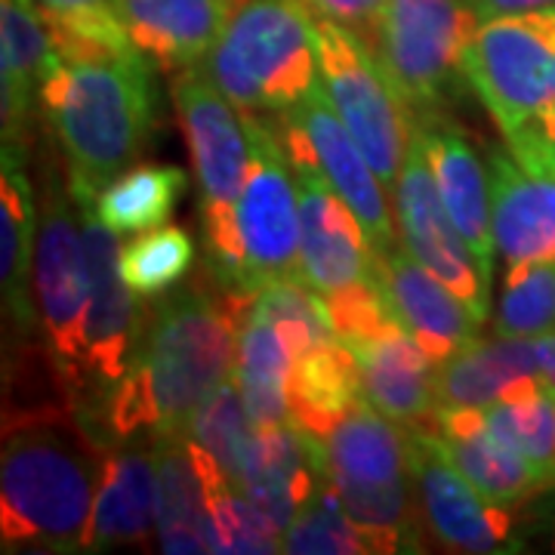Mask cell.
Listing matches in <instances>:
<instances>
[{"label": "cell", "instance_id": "6da1fadb", "mask_svg": "<svg viewBox=\"0 0 555 555\" xmlns=\"http://www.w3.org/2000/svg\"><path fill=\"white\" fill-rule=\"evenodd\" d=\"M210 278L170 291L142 315L130 371L105 404V423L118 438L185 433L204 398L235 371V297L222 284L214 291Z\"/></svg>", "mask_w": 555, "mask_h": 555}, {"label": "cell", "instance_id": "7a4b0ae2", "mask_svg": "<svg viewBox=\"0 0 555 555\" xmlns=\"http://www.w3.org/2000/svg\"><path fill=\"white\" fill-rule=\"evenodd\" d=\"M105 454L72 420L47 416L3 433V553H87Z\"/></svg>", "mask_w": 555, "mask_h": 555}, {"label": "cell", "instance_id": "3957f363", "mask_svg": "<svg viewBox=\"0 0 555 555\" xmlns=\"http://www.w3.org/2000/svg\"><path fill=\"white\" fill-rule=\"evenodd\" d=\"M40 108L60 139L72 195L96 201L149 149L155 130L152 72L142 53L62 62L40 90Z\"/></svg>", "mask_w": 555, "mask_h": 555}, {"label": "cell", "instance_id": "277c9868", "mask_svg": "<svg viewBox=\"0 0 555 555\" xmlns=\"http://www.w3.org/2000/svg\"><path fill=\"white\" fill-rule=\"evenodd\" d=\"M466 83L485 102L525 167L555 160V7L478 25Z\"/></svg>", "mask_w": 555, "mask_h": 555}, {"label": "cell", "instance_id": "5b68a950", "mask_svg": "<svg viewBox=\"0 0 555 555\" xmlns=\"http://www.w3.org/2000/svg\"><path fill=\"white\" fill-rule=\"evenodd\" d=\"M204 72L238 112H287L321 78L315 16L299 0H235Z\"/></svg>", "mask_w": 555, "mask_h": 555}, {"label": "cell", "instance_id": "8992f818", "mask_svg": "<svg viewBox=\"0 0 555 555\" xmlns=\"http://www.w3.org/2000/svg\"><path fill=\"white\" fill-rule=\"evenodd\" d=\"M321 469L343 509L377 540L379 553H416L411 436L364 398L318 444Z\"/></svg>", "mask_w": 555, "mask_h": 555}, {"label": "cell", "instance_id": "52a82bcc", "mask_svg": "<svg viewBox=\"0 0 555 555\" xmlns=\"http://www.w3.org/2000/svg\"><path fill=\"white\" fill-rule=\"evenodd\" d=\"M173 100L201 185V232L207 247V269L229 294H235L241 281L235 207L250 170V142L244 133V120L201 65L182 68V75L173 80Z\"/></svg>", "mask_w": 555, "mask_h": 555}, {"label": "cell", "instance_id": "ba28073f", "mask_svg": "<svg viewBox=\"0 0 555 555\" xmlns=\"http://www.w3.org/2000/svg\"><path fill=\"white\" fill-rule=\"evenodd\" d=\"M478 25L469 0H386L364 43L411 118L426 120L444 115L460 93Z\"/></svg>", "mask_w": 555, "mask_h": 555}, {"label": "cell", "instance_id": "9c48e42d", "mask_svg": "<svg viewBox=\"0 0 555 555\" xmlns=\"http://www.w3.org/2000/svg\"><path fill=\"white\" fill-rule=\"evenodd\" d=\"M250 142V170L235 207L241 281L238 297H250L259 287L281 278H302L299 244V192L294 164L284 139L262 115L241 112Z\"/></svg>", "mask_w": 555, "mask_h": 555}, {"label": "cell", "instance_id": "30bf717a", "mask_svg": "<svg viewBox=\"0 0 555 555\" xmlns=\"http://www.w3.org/2000/svg\"><path fill=\"white\" fill-rule=\"evenodd\" d=\"M318 72L337 115L374 173L392 189L414 139V118L389 83L374 50L352 28L315 20Z\"/></svg>", "mask_w": 555, "mask_h": 555}, {"label": "cell", "instance_id": "8fae6325", "mask_svg": "<svg viewBox=\"0 0 555 555\" xmlns=\"http://www.w3.org/2000/svg\"><path fill=\"white\" fill-rule=\"evenodd\" d=\"M75 195L60 173L43 182L35 244V302L47 352L56 361L72 392L87 386L83 377V318H87V257L78 232Z\"/></svg>", "mask_w": 555, "mask_h": 555}, {"label": "cell", "instance_id": "7c38bea8", "mask_svg": "<svg viewBox=\"0 0 555 555\" xmlns=\"http://www.w3.org/2000/svg\"><path fill=\"white\" fill-rule=\"evenodd\" d=\"M284 124V149L291 158L312 160L324 179L334 185L339 198L356 210L364 225L374 254L383 257L396 247V222L383 195V179L374 173L356 137L346 130L334 102L327 96L324 80L318 78L287 112H281Z\"/></svg>", "mask_w": 555, "mask_h": 555}, {"label": "cell", "instance_id": "4fadbf2b", "mask_svg": "<svg viewBox=\"0 0 555 555\" xmlns=\"http://www.w3.org/2000/svg\"><path fill=\"white\" fill-rule=\"evenodd\" d=\"M87 257V318H83V377L87 386L112 392L130 371L142 309L120 266L118 232L108 229L93 198H75Z\"/></svg>", "mask_w": 555, "mask_h": 555}, {"label": "cell", "instance_id": "5bb4252c", "mask_svg": "<svg viewBox=\"0 0 555 555\" xmlns=\"http://www.w3.org/2000/svg\"><path fill=\"white\" fill-rule=\"evenodd\" d=\"M396 222L404 250H411L433 275L441 278L469 306L478 324H485L491 315V275L448 214L416 130L396 182Z\"/></svg>", "mask_w": 555, "mask_h": 555}, {"label": "cell", "instance_id": "9a60e30c", "mask_svg": "<svg viewBox=\"0 0 555 555\" xmlns=\"http://www.w3.org/2000/svg\"><path fill=\"white\" fill-rule=\"evenodd\" d=\"M299 192V262L302 281L321 297H337L343 291L374 281L377 254L367 241L356 210L339 198L312 160L291 158Z\"/></svg>", "mask_w": 555, "mask_h": 555}, {"label": "cell", "instance_id": "2e32d148", "mask_svg": "<svg viewBox=\"0 0 555 555\" xmlns=\"http://www.w3.org/2000/svg\"><path fill=\"white\" fill-rule=\"evenodd\" d=\"M411 469L426 525L444 550L476 555L509 550V506L481 494L448 460L433 433H411Z\"/></svg>", "mask_w": 555, "mask_h": 555}, {"label": "cell", "instance_id": "e0dca14e", "mask_svg": "<svg viewBox=\"0 0 555 555\" xmlns=\"http://www.w3.org/2000/svg\"><path fill=\"white\" fill-rule=\"evenodd\" d=\"M155 466H158L155 537L160 553H217L214 494L229 478L222 476L217 463L185 433L155 438Z\"/></svg>", "mask_w": 555, "mask_h": 555}, {"label": "cell", "instance_id": "ac0fdd59", "mask_svg": "<svg viewBox=\"0 0 555 555\" xmlns=\"http://www.w3.org/2000/svg\"><path fill=\"white\" fill-rule=\"evenodd\" d=\"M358 364L361 398L404 429L436 420L438 364L401 321H389L374 334L343 339Z\"/></svg>", "mask_w": 555, "mask_h": 555}, {"label": "cell", "instance_id": "d6986e66", "mask_svg": "<svg viewBox=\"0 0 555 555\" xmlns=\"http://www.w3.org/2000/svg\"><path fill=\"white\" fill-rule=\"evenodd\" d=\"M374 275L401 327L429 352L436 364L476 343V331L481 327L478 318L411 250L392 247L389 254L377 257Z\"/></svg>", "mask_w": 555, "mask_h": 555}, {"label": "cell", "instance_id": "ffe728a7", "mask_svg": "<svg viewBox=\"0 0 555 555\" xmlns=\"http://www.w3.org/2000/svg\"><path fill=\"white\" fill-rule=\"evenodd\" d=\"M414 130L423 139L426 158L433 167L441 201L454 217L456 229L469 247L476 250L485 272H494V192H491V170L481 164L476 145L448 124L444 115L414 120Z\"/></svg>", "mask_w": 555, "mask_h": 555}, {"label": "cell", "instance_id": "44dd1931", "mask_svg": "<svg viewBox=\"0 0 555 555\" xmlns=\"http://www.w3.org/2000/svg\"><path fill=\"white\" fill-rule=\"evenodd\" d=\"M0 65L3 145L22 149L40 105V90L62 68L56 40L38 0H0Z\"/></svg>", "mask_w": 555, "mask_h": 555}, {"label": "cell", "instance_id": "7402d4cb", "mask_svg": "<svg viewBox=\"0 0 555 555\" xmlns=\"http://www.w3.org/2000/svg\"><path fill=\"white\" fill-rule=\"evenodd\" d=\"M433 423L448 460L500 506H516L528 496L555 488V478L503 444L476 408H438Z\"/></svg>", "mask_w": 555, "mask_h": 555}, {"label": "cell", "instance_id": "603a6c76", "mask_svg": "<svg viewBox=\"0 0 555 555\" xmlns=\"http://www.w3.org/2000/svg\"><path fill=\"white\" fill-rule=\"evenodd\" d=\"M494 244L509 266L555 259V170L525 167L503 152L491 155Z\"/></svg>", "mask_w": 555, "mask_h": 555}, {"label": "cell", "instance_id": "cb8c5ba5", "mask_svg": "<svg viewBox=\"0 0 555 555\" xmlns=\"http://www.w3.org/2000/svg\"><path fill=\"white\" fill-rule=\"evenodd\" d=\"M235 0H118L137 50L160 68H195L210 56Z\"/></svg>", "mask_w": 555, "mask_h": 555}, {"label": "cell", "instance_id": "d4e9b609", "mask_svg": "<svg viewBox=\"0 0 555 555\" xmlns=\"http://www.w3.org/2000/svg\"><path fill=\"white\" fill-rule=\"evenodd\" d=\"M158 516V466L155 444L137 448L120 444L102 463V481L87 553H105L118 546H142L149 543Z\"/></svg>", "mask_w": 555, "mask_h": 555}, {"label": "cell", "instance_id": "484cf974", "mask_svg": "<svg viewBox=\"0 0 555 555\" xmlns=\"http://www.w3.org/2000/svg\"><path fill=\"white\" fill-rule=\"evenodd\" d=\"M235 297L238 312V346H235V379L244 408L254 426L291 423V374L297 364V346L275 318L259 312L250 297Z\"/></svg>", "mask_w": 555, "mask_h": 555}, {"label": "cell", "instance_id": "4316f807", "mask_svg": "<svg viewBox=\"0 0 555 555\" xmlns=\"http://www.w3.org/2000/svg\"><path fill=\"white\" fill-rule=\"evenodd\" d=\"M25 152L3 145L0 177V238H3V309L20 334H31L38 318L35 302V244H38V198L22 167Z\"/></svg>", "mask_w": 555, "mask_h": 555}, {"label": "cell", "instance_id": "83f0119b", "mask_svg": "<svg viewBox=\"0 0 555 555\" xmlns=\"http://www.w3.org/2000/svg\"><path fill=\"white\" fill-rule=\"evenodd\" d=\"M531 377H540L537 337H496L488 343L476 339L438 364V408L485 411L513 396Z\"/></svg>", "mask_w": 555, "mask_h": 555}, {"label": "cell", "instance_id": "f1b7e54d", "mask_svg": "<svg viewBox=\"0 0 555 555\" xmlns=\"http://www.w3.org/2000/svg\"><path fill=\"white\" fill-rule=\"evenodd\" d=\"M291 423L324 438L358 398V364L343 339L297 352L291 374Z\"/></svg>", "mask_w": 555, "mask_h": 555}, {"label": "cell", "instance_id": "f546056e", "mask_svg": "<svg viewBox=\"0 0 555 555\" xmlns=\"http://www.w3.org/2000/svg\"><path fill=\"white\" fill-rule=\"evenodd\" d=\"M185 189V170L173 164H139L115 177L96 198V214L118 235H139L167 222Z\"/></svg>", "mask_w": 555, "mask_h": 555}, {"label": "cell", "instance_id": "4dcf8cb0", "mask_svg": "<svg viewBox=\"0 0 555 555\" xmlns=\"http://www.w3.org/2000/svg\"><path fill=\"white\" fill-rule=\"evenodd\" d=\"M481 414L503 444L555 478V389L543 374L525 379L513 396L485 408Z\"/></svg>", "mask_w": 555, "mask_h": 555}, {"label": "cell", "instance_id": "1f68e13d", "mask_svg": "<svg viewBox=\"0 0 555 555\" xmlns=\"http://www.w3.org/2000/svg\"><path fill=\"white\" fill-rule=\"evenodd\" d=\"M318 444H321V438H318ZM281 546H284V553L297 555L379 553L377 540L367 534L361 525H356L349 518V513L343 509L337 491L327 481L324 469H321V481H318L315 494L299 506L297 518L281 534Z\"/></svg>", "mask_w": 555, "mask_h": 555}, {"label": "cell", "instance_id": "d6a6232c", "mask_svg": "<svg viewBox=\"0 0 555 555\" xmlns=\"http://www.w3.org/2000/svg\"><path fill=\"white\" fill-rule=\"evenodd\" d=\"M254 429L257 426L250 423L238 379L232 371L210 396L204 398V404L192 416L185 436L192 438L201 451L222 469V476L235 485L244 454H247V444L254 438Z\"/></svg>", "mask_w": 555, "mask_h": 555}, {"label": "cell", "instance_id": "836d02e7", "mask_svg": "<svg viewBox=\"0 0 555 555\" xmlns=\"http://www.w3.org/2000/svg\"><path fill=\"white\" fill-rule=\"evenodd\" d=\"M192 262H195V241L179 225H158L139 232L120 250V266L130 291L145 299H155L164 291H170L179 278L189 275Z\"/></svg>", "mask_w": 555, "mask_h": 555}, {"label": "cell", "instance_id": "e575fe53", "mask_svg": "<svg viewBox=\"0 0 555 555\" xmlns=\"http://www.w3.org/2000/svg\"><path fill=\"white\" fill-rule=\"evenodd\" d=\"M494 331L496 337H543L555 331V259L506 269Z\"/></svg>", "mask_w": 555, "mask_h": 555}, {"label": "cell", "instance_id": "d590c367", "mask_svg": "<svg viewBox=\"0 0 555 555\" xmlns=\"http://www.w3.org/2000/svg\"><path fill=\"white\" fill-rule=\"evenodd\" d=\"M214 534L222 555L284 553L275 521L232 481H222L214 494Z\"/></svg>", "mask_w": 555, "mask_h": 555}, {"label": "cell", "instance_id": "8d00e7d4", "mask_svg": "<svg viewBox=\"0 0 555 555\" xmlns=\"http://www.w3.org/2000/svg\"><path fill=\"white\" fill-rule=\"evenodd\" d=\"M315 20L337 22L343 28H352L356 35L367 38L374 22L383 13L386 0H299Z\"/></svg>", "mask_w": 555, "mask_h": 555}, {"label": "cell", "instance_id": "74e56055", "mask_svg": "<svg viewBox=\"0 0 555 555\" xmlns=\"http://www.w3.org/2000/svg\"><path fill=\"white\" fill-rule=\"evenodd\" d=\"M38 3L47 16H60V20L118 13V0H38Z\"/></svg>", "mask_w": 555, "mask_h": 555}, {"label": "cell", "instance_id": "f35d334b", "mask_svg": "<svg viewBox=\"0 0 555 555\" xmlns=\"http://www.w3.org/2000/svg\"><path fill=\"white\" fill-rule=\"evenodd\" d=\"M476 10L478 22L496 20V16H518V13H537V10H553L555 0H469Z\"/></svg>", "mask_w": 555, "mask_h": 555}, {"label": "cell", "instance_id": "ab89813d", "mask_svg": "<svg viewBox=\"0 0 555 555\" xmlns=\"http://www.w3.org/2000/svg\"><path fill=\"white\" fill-rule=\"evenodd\" d=\"M537 356H540V374L555 389V331L537 337Z\"/></svg>", "mask_w": 555, "mask_h": 555}]
</instances>
